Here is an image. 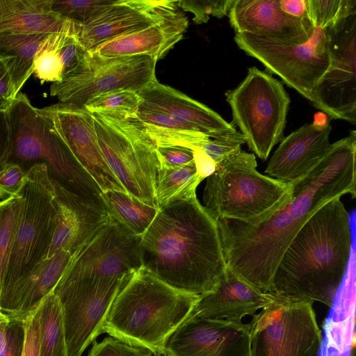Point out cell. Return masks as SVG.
<instances>
[{"instance_id": "1", "label": "cell", "mask_w": 356, "mask_h": 356, "mask_svg": "<svg viewBox=\"0 0 356 356\" xmlns=\"http://www.w3.org/2000/svg\"><path fill=\"white\" fill-rule=\"evenodd\" d=\"M356 131L330 147L317 165L291 182L289 200L262 221L249 225L217 220L227 266L264 293L272 292L275 269L304 223L326 203L355 197Z\"/></svg>"}, {"instance_id": "2", "label": "cell", "mask_w": 356, "mask_h": 356, "mask_svg": "<svg viewBox=\"0 0 356 356\" xmlns=\"http://www.w3.org/2000/svg\"><path fill=\"white\" fill-rule=\"evenodd\" d=\"M143 267L197 295L211 291L227 264L217 221L197 195L159 207L141 236Z\"/></svg>"}, {"instance_id": "3", "label": "cell", "mask_w": 356, "mask_h": 356, "mask_svg": "<svg viewBox=\"0 0 356 356\" xmlns=\"http://www.w3.org/2000/svg\"><path fill=\"white\" fill-rule=\"evenodd\" d=\"M350 215L340 198L316 211L296 233L275 269L272 292L332 307L351 255Z\"/></svg>"}, {"instance_id": "4", "label": "cell", "mask_w": 356, "mask_h": 356, "mask_svg": "<svg viewBox=\"0 0 356 356\" xmlns=\"http://www.w3.org/2000/svg\"><path fill=\"white\" fill-rule=\"evenodd\" d=\"M198 298L199 295L175 288L142 266L121 286L102 334L163 355L169 339L191 316Z\"/></svg>"}, {"instance_id": "5", "label": "cell", "mask_w": 356, "mask_h": 356, "mask_svg": "<svg viewBox=\"0 0 356 356\" xmlns=\"http://www.w3.org/2000/svg\"><path fill=\"white\" fill-rule=\"evenodd\" d=\"M10 149L5 163L19 165L26 173L44 164L52 182L106 213L99 186L76 159L51 121L18 92L6 111ZM4 163V164H5Z\"/></svg>"}, {"instance_id": "6", "label": "cell", "mask_w": 356, "mask_h": 356, "mask_svg": "<svg viewBox=\"0 0 356 356\" xmlns=\"http://www.w3.org/2000/svg\"><path fill=\"white\" fill-rule=\"evenodd\" d=\"M257 166L255 155L241 149L207 178L202 205L216 220L257 224L289 200L291 183L262 175Z\"/></svg>"}, {"instance_id": "7", "label": "cell", "mask_w": 356, "mask_h": 356, "mask_svg": "<svg viewBox=\"0 0 356 356\" xmlns=\"http://www.w3.org/2000/svg\"><path fill=\"white\" fill-rule=\"evenodd\" d=\"M19 194L24 203L0 300L47 259L56 229L54 190L45 165L27 171Z\"/></svg>"}, {"instance_id": "8", "label": "cell", "mask_w": 356, "mask_h": 356, "mask_svg": "<svg viewBox=\"0 0 356 356\" xmlns=\"http://www.w3.org/2000/svg\"><path fill=\"white\" fill-rule=\"evenodd\" d=\"M92 114L99 148L115 177L128 194L157 207L155 186L159 161L156 147L140 122L134 115Z\"/></svg>"}, {"instance_id": "9", "label": "cell", "mask_w": 356, "mask_h": 356, "mask_svg": "<svg viewBox=\"0 0 356 356\" xmlns=\"http://www.w3.org/2000/svg\"><path fill=\"white\" fill-rule=\"evenodd\" d=\"M233 124L239 127L245 143L257 157L266 161L273 148L284 138L290 98L283 84L256 67L225 92Z\"/></svg>"}, {"instance_id": "10", "label": "cell", "mask_w": 356, "mask_h": 356, "mask_svg": "<svg viewBox=\"0 0 356 356\" xmlns=\"http://www.w3.org/2000/svg\"><path fill=\"white\" fill-rule=\"evenodd\" d=\"M273 294L250 322L251 356H321L323 340L313 302Z\"/></svg>"}, {"instance_id": "11", "label": "cell", "mask_w": 356, "mask_h": 356, "mask_svg": "<svg viewBox=\"0 0 356 356\" xmlns=\"http://www.w3.org/2000/svg\"><path fill=\"white\" fill-rule=\"evenodd\" d=\"M131 273L112 277H61L53 293L62 307L68 356H82L102 334L111 304Z\"/></svg>"}, {"instance_id": "12", "label": "cell", "mask_w": 356, "mask_h": 356, "mask_svg": "<svg viewBox=\"0 0 356 356\" xmlns=\"http://www.w3.org/2000/svg\"><path fill=\"white\" fill-rule=\"evenodd\" d=\"M237 46L260 61L271 74L309 99L330 65L325 30L318 26L310 38L300 44H287L254 35L236 33Z\"/></svg>"}, {"instance_id": "13", "label": "cell", "mask_w": 356, "mask_h": 356, "mask_svg": "<svg viewBox=\"0 0 356 356\" xmlns=\"http://www.w3.org/2000/svg\"><path fill=\"white\" fill-rule=\"evenodd\" d=\"M330 65L309 101L330 120L356 124V15L325 29Z\"/></svg>"}, {"instance_id": "14", "label": "cell", "mask_w": 356, "mask_h": 356, "mask_svg": "<svg viewBox=\"0 0 356 356\" xmlns=\"http://www.w3.org/2000/svg\"><path fill=\"white\" fill-rule=\"evenodd\" d=\"M86 70L52 83L58 103L83 107L92 97L119 89L139 92L155 80L156 60L147 56L107 58L90 53Z\"/></svg>"}, {"instance_id": "15", "label": "cell", "mask_w": 356, "mask_h": 356, "mask_svg": "<svg viewBox=\"0 0 356 356\" xmlns=\"http://www.w3.org/2000/svg\"><path fill=\"white\" fill-rule=\"evenodd\" d=\"M141 236L109 218L74 253L62 277H112L143 266Z\"/></svg>"}, {"instance_id": "16", "label": "cell", "mask_w": 356, "mask_h": 356, "mask_svg": "<svg viewBox=\"0 0 356 356\" xmlns=\"http://www.w3.org/2000/svg\"><path fill=\"white\" fill-rule=\"evenodd\" d=\"M168 356H251L250 323L190 316L170 337Z\"/></svg>"}, {"instance_id": "17", "label": "cell", "mask_w": 356, "mask_h": 356, "mask_svg": "<svg viewBox=\"0 0 356 356\" xmlns=\"http://www.w3.org/2000/svg\"><path fill=\"white\" fill-rule=\"evenodd\" d=\"M40 111L51 121L59 136L102 192H126L102 155L91 113L84 107L58 102Z\"/></svg>"}, {"instance_id": "18", "label": "cell", "mask_w": 356, "mask_h": 356, "mask_svg": "<svg viewBox=\"0 0 356 356\" xmlns=\"http://www.w3.org/2000/svg\"><path fill=\"white\" fill-rule=\"evenodd\" d=\"M177 9V1L117 0L81 27L79 40L90 53H93L107 42L163 22Z\"/></svg>"}, {"instance_id": "19", "label": "cell", "mask_w": 356, "mask_h": 356, "mask_svg": "<svg viewBox=\"0 0 356 356\" xmlns=\"http://www.w3.org/2000/svg\"><path fill=\"white\" fill-rule=\"evenodd\" d=\"M236 33H249L287 44L307 41L314 27L286 15L279 0H234L229 11Z\"/></svg>"}, {"instance_id": "20", "label": "cell", "mask_w": 356, "mask_h": 356, "mask_svg": "<svg viewBox=\"0 0 356 356\" xmlns=\"http://www.w3.org/2000/svg\"><path fill=\"white\" fill-rule=\"evenodd\" d=\"M331 131L330 124L325 127L305 124L282 139L264 173L286 183L304 177L328 151Z\"/></svg>"}, {"instance_id": "21", "label": "cell", "mask_w": 356, "mask_h": 356, "mask_svg": "<svg viewBox=\"0 0 356 356\" xmlns=\"http://www.w3.org/2000/svg\"><path fill=\"white\" fill-rule=\"evenodd\" d=\"M227 266L215 287L199 296L191 316L241 321L252 317L273 299Z\"/></svg>"}, {"instance_id": "22", "label": "cell", "mask_w": 356, "mask_h": 356, "mask_svg": "<svg viewBox=\"0 0 356 356\" xmlns=\"http://www.w3.org/2000/svg\"><path fill=\"white\" fill-rule=\"evenodd\" d=\"M138 111L157 112L197 127L211 138L236 133L235 125L218 113L156 79L138 92Z\"/></svg>"}, {"instance_id": "23", "label": "cell", "mask_w": 356, "mask_h": 356, "mask_svg": "<svg viewBox=\"0 0 356 356\" xmlns=\"http://www.w3.org/2000/svg\"><path fill=\"white\" fill-rule=\"evenodd\" d=\"M52 182V181H51ZM56 205V224L47 258L58 250L74 253L109 218L52 182Z\"/></svg>"}, {"instance_id": "24", "label": "cell", "mask_w": 356, "mask_h": 356, "mask_svg": "<svg viewBox=\"0 0 356 356\" xmlns=\"http://www.w3.org/2000/svg\"><path fill=\"white\" fill-rule=\"evenodd\" d=\"M188 25L187 18L177 9L163 22L107 42L93 53L107 58L147 56L157 61L182 38Z\"/></svg>"}, {"instance_id": "25", "label": "cell", "mask_w": 356, "mask_h": 356, "mask_svg": "<svg viewBox=\"0 0 356 356\" xmlns=\"http://www.w3.org/2000/svg\"><path fill=\"white\" fill-rule=\"evenodd\" d=\"M81 26L53 13L50 0H0V33H72Z\"/></svg>"}, {"instance_id": "26", "label": "cell", "mask_w": 356, "mask_h": 356, "mask_svg": "<svg viewBox=\"0 0 356 356\" xmlns=\"http://www.w3.org/2000/svg\"><path fill=\"white\" fill-rule=\"evenodd\" d=\"M49 35L0 33V60L11 77L17 95L33 73L36 56Z\"/></svg>"}, {"instance_id": "27", "label": "cell", "mask_w": 356, "mask_h": 356, "mask_svg": "<svg viewBox=\"0 0 356 356\" xmlns=\"http://www.w3.org/2000/svg\"><path fill=\"white\" fill-rule=\"evenodd\" d=\"M203 180L195 161L178 167L159 165L155 186L157 207L196 196V189Z\"/></svg>"}, {"instance_id": "28", "label": "cell", "mask_w": 356, "mask_h": 356, "mask_svg": "<svg viewBox=\"0 0 356 356\" xmlns=\"http://www.w3.org/2000/svg\"><path fill=\"white\" fill-rule=\"evenodd\" d=\"M108 216L131 233L142 236L149 227L159 208L145 204L126 192H102Z\"/></svg>"}, {"instance_id": "29", "label": "cell", "mask_w": 356, "mask_h": 356, "mask_svg": "<svg viewBox=\"0 0 356 356\" xmlns=\"http://www.w3.org/2000/svg\"><path fill=\"white\" fill-rule=\"evenodd\" d=\"M40 356H68L62 307L51 291L37 307Z\"/></svg>"}, {"instance_id": "30", "label": "cell", "mask_w": 356, "mask_h": 356, "mask_svg": "<svg viewBox=\"0 0 356 356\" xmlns=\"http://www.w3.org/2000/svg\"><path fill=\"white\" fill-rule=\"evenodd\" d=\"M24 199L19 195L0 201V296L13 248Z\"/></svg>"}, {"instance_id": "31", "label": "cell", "mask_w": 356, "mask_h": 356, "mask_svg": "<svg viewBox=\"0 0 356 356\" xmlns=\"http://www.w3.org/2000/svg\"><path fill=\"white\" fill-rule=\"evenodd\" d=\"M140 101L137 92L119 89L92 97L83 107L91 113L127 118L136 115Z\"/></svg>"}, {"instance_id": "32", "label": "cell", "mask_w": 356, "mask_h": 356, "mask_svg": "<svg viewBox=\"0 0 356 356\" xmlns=\"http://www.w3.org/2000/svg\"><path fill=\"white\" fill-rule=\"evenodd\" d=\"M307 4L314 27L324 30L356 15V0H307Z\"/></svg>"}, {"instance_id": "33", "label": "cell", "mask_w": 356, "mask_h": 356, "mask_svg": "<svg viewBox=\"0 0 356 356\" xmlns=\"http://www.w3.org/2000/svg\"><path fill=\"white\" fill-rule=\"evenodd\" d=\"M117 0H50L53 13L81 26H86Z\"/></svg>"}, {"instance_id": "34", "label": "cell", "mask_w": 356, "mask_h": 356, "mask_svg": "<svg viewBox=\"0 0 356 356\" xmlns=\"http://www.w3.org/2000/svg\"><path fill=\"white\" fill-rule=\"evenodd\" d=\"M138 121L156 147L177 146L193 150L196 147L200 148L211 138L209 136L201 131L162 128Z\"/></svg>"}, {"instance_id": "35", "label": "cell", "mask_w": 356, "mask_h": 356, "mask_svg": "<svg viewBox=\"0 0 356 356\" xmlns=\"http://www.w3.org/2000/svg\"><path fill=\"white\" fill-rule=\"evenodd\" d=\"M25 318L0 310V356H22L25 338Z\"/></svg>"}, {"instance_id": "36", "label": "cell", "mask_w": 356, "mask_h": 356, "mask_svg": "<svg viewBox=\"0 0 356 356\" xmlns=\"http://www.w3.org/2000/svg\"><path fill=\"white\" fill-rule=\"evenodd\" d=\"M33 73L42 82L60 81L63 65L56 43V33L50 34L44 41L35 59Z\"/></svg>"}, {"instance_id": "37", "label": "cell", "mask_w": 356, "mask_h": 356, "mask_svg": "<svg viewBox=\"0 0 356 356\" xmlns=\"http://www.w3.org/2000/svg\"><path fill=\"white\" fill-rule=\"evenodd\" d=\"M234 0H190L177 1V6L194 14L196 24L207 23L209 16L223 18L228 15Z\"/></svg>"}, {"instance_id": "38", "label": "cell", "mask_w": 356, "mask_h": 356, "mask_svg": "<svg viewBox=\"0 0 356 356\" xmlns=\"http://www.w3.org/2000/svg\"><path fill=\"white\" fill-rule=\"evenodd\" d=\"M245 143V137L241 132L227 134L216 138H210L200 149L209 156L217 165L230 155L241 149Z\"/></svg>"}, {"instance_id": "39", "label": "cell", "mask_w": 356, "mask_h": 356, "mask_svg": "<svg viewBox=\"0 0 356 356\" xmlns=\"http://www.w3.org/2000/svg\"><path fill=\"white\" fill-rule=\"evenodd\" d=\"M146 349L129 345L111 336L92 342L88 356H149Z\"/></svg>"}, {"instance_id": "40", "label": "cell", "mask_w": 356, "mask_h": 356, "mask_svg": "<svg viewBox=\"0 0 356 356\" xmlns=\"http://www.w3.org/2000/svg\"><path fill=\"white\" fill-rule=\"evenodd\" d=\"M26 173L17 165L5 163L0 167V199L19 195L26 181Z\"/></svg>"}, {"instance_id": "41", "label": "cell", "mask_w": 356, "mask_h": 356, "mask_svg": "<svg viewBox=\"0 0 356 356\" xmlns=\"http://www.w3.org/2000/svg\"><path fill=\"white\" fill-rule=\"evenodd\" d=\"M134 116L143 124L158 127L201 131L197 127L191 124L178 120L171 116L161 113L138 111Z\"/></svg>"}, {"instance_id": "42", "label": "cell", "mask_w": 356, "mask_h": 356, "mask_svg": "<svg viewBox=\"0 0 356 356\" xmlns=\"http://www.w3.org/2000/svg\"><path fill=\"white\" fill-rule=\"evenodd\" d=\"M159 165L178 167L194 161L192 149L184 147H156Z\"/></svg>"}, {"instance_id": "43", "label": "cell", "mask_w": 356, "mask_h": 356, "mask_svg": "<svg viewBox=\"0 0 356 356\" xmlns=\"http://www.w3.org/2000/svg\"><path fill=\"white\" fill-rule=\"evenodd\" d=\"M25 338L22 356H40L37 308L25 316Z\"/></svg>"}, {"instance_id": "44", "label": "cell", "mask_w": 356, "mask_h": 356, "mask_svg": "<svg viewBox=\"0 0 356 356\" xmlns=\"http://www.w3.org/2000/svg\"><path fill=\"white\" fill-rule=\"evenodd\" d=\"M17 94L11 77L0 60V111L6 112L13 104Z\"/></svg>"}, {"instance_id": "45", "label": "cell", "mask_w": 356, "mask_h": 356, "mask_svg": "<svg viewBox=\"0 0 356 356\" xmlns=\"http://www.w3.org/2000/svg\"><path fill=\"white\" fill-rule=\"evenodd\" d=\"M279 4L286 15L312 24L308 15L307 0H279Z\"/></svg>"}, {"instance_id": "46", "label": "cell", "mask_w": 356, "mask_h": 356, "mask_svg": "<svg viewBox=\"0 0 356 356\" xmlns=\"http://www.w3.org/2000/svg\"><path fill=\"white\" fill-rule=\"evenodd\" d=\"M193 158L197 170L203 179L211 175L216 167L213 161L200 147L193 149Z\"/></svg>"}, {"instance_id": "47", "label": "cell", "mask_w": 356, "mask_h": 356, "mask_svg": "<svg viewBox=\"0 0 356 356\" xmlns=\"http://www.w3.org/2000/svg\"><path fill=\"white\" fill-rule=\"evenodd\" d=\"M10 149V129L5 111H0V167L6 161Z\"/></svg>"}, {"instance_id": "48", "label": "cell", "mask_w": 356, "mask_h": 356, "mask_svg": "<svg viewBox=\"0 0 356 356\" xmlns=\"http://www.w3.org/2000/svg\"><path fill=\"white\" fill-rule=\"evenodd\" d=\"M330 119L323 112H318L314 115V123L318 127H325L330 124Z\"/></svg>"}, {"instance_id": "49", "label": "cell", "mask_w": 356, "mask_h": 356, "mask_svg": "<svg viewBox=\"0 0 356 356\" xmlns=\"http://www.w3.org/2000/svg\"><path fill=\"white\" fill-rule=\"evenodd\" d=\"M149 356H160V355H153V354H150Z\"/></svg>"}, {"instance_id": "50", "label": "cell", "mask_w": 356, "mask_h": 356, "mask_svg": "<svg viewBox=\"0 0 356 356\" xmlns=\"http://www.w3.org/2000/svg\"><path fill=\"white\" fill-rule=\"evenodd\" d=\"M161 356H168L167 354H165L163 355H161Z\"/></svg>"}]
</instances>
